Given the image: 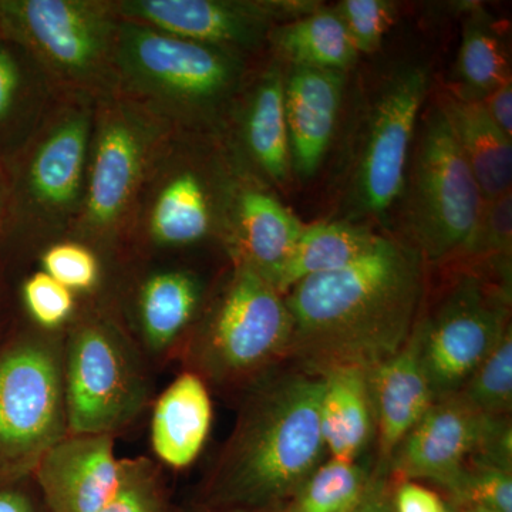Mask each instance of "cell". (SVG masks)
I'll return each mask as SVG.
<instances>
[{"label":"cell","mask_w":512,"mask_h":512,"mask_svg":"<svg viewBox=\"0 0 512 512\" xmlns=\"http://www.w3.org/2000/svg\"><path fill=\"white\" fill-rule=\"evenodd\" d=\"M423 285L420 252L377 237L355 261L285 293L293 322L289 356L315 375L338 367L372 369L412 336Z\"/></svg>","instance_id":"obj_1"},{"label":"cell","mask_w":512,"mask_h":512,"mask_svg":"<svg viewBox=\"0 0 512 512\" xmlns=\"http://www.w3.org/2000/svg\"><path fill=\"white\" fill-rule=\"evenodd\" d=\"M212 470L208 497L231 510L271 508L291 498L323 461V377L306 370L262 376Z\"/></svg>","instance_id":"obj_2"},{"label":"cell","mask_w":512,"mask_h":512,"mask_svg":"<svg viewBox=\"0 0 512 512\" xmlns=\"http://www.w3.org/2000/svg\"><path fill=\"white\" fill-rule=\"evenodd\" d=\"M174 136L120 94L97 99L82 208L70 239L103 252L128 244L144 184Z\"/></svg>","instance_id":"obj_3"},{"label":"cell","mask_w":512,"mask_h":512,"mask_svg":"<svg viewBox=\"0 0 512 512\" xmlns=\"http://www.w3.org/2000/svg\"><path fill=\"white\" fill-rule=\"evenodd\" d=\"M237 53L120 19L114 93L173 128L191 123L234 92Z\"/></svg>","instance_id":"obj_4"},{"label":"cell","mask_w":512,"mask_h":512,"mask_svg":"<svg viewBox=\"0 0 512 512\" xmlns=\"http://www.w3.org/2000/svg\"><path fill=\"white\" fill-rule=\"evenodd\" d=\"M119 28L114 0H0V35L35 62L55 97L114 93Z\"/></svg>","instance_id":"obj_5"},{"label":"cell","mask_w":512,"mask_h":512,"mask_svg":"<svg viewBox=\"0 0 512 512\" xmlns=\"http://www.w3.org/2000/svg\"><path fill=\"white\" fill-rule=\"evenodd\" d=\"M292 333L284 295L251 266L237 261L227 285L188 340V372L218 386L256 382L289 356Z\"/></svg>","instance_id":"obj_6"},{"label":"cell","mask_w":512,"mask_h":512,"mask_svg":"<svg viewBox=\"0 0 512 512\" xmlns=\"http://www.w3.org/2000/svg\"><path fill=\"white\" fill-rule=\"evenodd\" d=\"M67 434L116 436L148 402L140 350L106 312L89 311L64 333Z\"/></svg>","instance_id":"obj_7"},{"label":"cell","mask_w":512,"mask_h":512,"mask_svg":"<svg viewBox=\"0 0 512 512\" xmlns=\"http://www.w3.org/2000/svg\"><path fill=\"white\" fill-rule=\"evenodd\" d=\"M94 104L82 97H55L23 148L9 187V211L46 237L70 235L79 217Z\"/></svg>","instance_id":"obj_8"},{"label":"cell","mask_w":512,"mask_h":512,"mask_svg":"<svg viewBox=\"0 0 512 512\" xmlns=\"http://www.w3.org/2000/svg\"><path fill=\"white\" fill-rule=\"evenodd\" d=\"M484 200L441 106L424 120L410 177L407 225L416 249L441 261L467 249Z\"/></svg>","instance_id":"obj_9"},{"label":"cell","mask_w":512,"mask_h":512,"mask_svg":"<svg viewBox=\"0 0 512 512\" xmlns=\"http://www.w3.org/2000/svg\"><path fill=\"white\" fill-rule=\"evenodd\" d=\"M64 333L45 330L0 357V460L36 470L67 436Z\"/></svg>","instance_id":"obj_10"},{"label":"cell","mask_w":512,"mask_h":512,"mask_svg":"<svg viewBox=\"0 0 512 512\" xmlns=\"http://www.w3.org/2000/svg\"><path fill=\"white\" fill-rule=\"evenodd\" d=\"M510 291L464 276L437 311L421 322V357L434 397L460 392L510 328Z\"/></svg>","instance_id":"obj_11"},{"label":"cell","mask_w":512,"mask_h":512,"mask_svg":"<svg viewBox=\"0 0 512 512\" xmlns=\"http://www.w3.org/2000/svg\"><path fill=\"white\" fill-rule=\"evenodd\" d=\"M114 8L120 19L235 53L258 46L274 22H292L319 6L289 0H114Z\"/></svg>","instance_id":"obj_12"},{"label":"cell","mask_w":512,"mask_h":512,"mask_svg":"<svg viewBox=\"0 0 512 512\" xmlns=\"http://www.w3.org/2000/svg\"><path fill=\"white\" fill-rule=\"evenodd\" d=\"M427 90L426 70L407 67L377 100L356 175V201L363 212L382 217L402 197L414 128Z\"/></svg>","instance_id":"obj_13"},{"label":"cell","mask_w":512,"mask_h":512,"mask_svg":"<svg viewBox=\"0 0 512 512\" xmlns=\"http://www.w3.org/2000/svg\"><path fill=\"white\" fill-rule=\"evenodd\" d=\"M507 420L477 412L458 394L441 397L396 448L390 470L406 481L429 480L448 491Z\"/></svg>","instance_id":"obj_14"},{"label":"cell","mask_w":512,"mask_h":512,"mask_svg":"<svg viewBox=\"0 0 512 512\" xmlns=\"http://www.w3.org/2000/svg\"><path fill=\"white\" fill-rule=\"evenodd\" d=\"M212 222L207 184L184 167L174 136L144 184L128 242L157 251L187 248L211 234Z\"/></svg>","instance_id":"obj_15"},{"label":"cell","mask_w":512,"mask_h":512,"mask_svg":"<svg viewBox=\"0 0 512 512\" xmlns=\"http://www.w3.org/2000/svg\"><path fill=\"white\" fill-rule=\"evenodd\" d=\"M113 436L67 434L36 467L49 512H100L120 487Z\"/></svg>","instance_id":"obj_16"},{"label":"cell","mask_w":512,"mask_h":512,"mask_svg":"<svg viewBox=\"0 0 512 512\" xmlns=\"http://www.w3.org/2000/svg\"><path fill=\"white\" fill-rule=\"evenodd\" d=\"M367 382L379 440V471H382L389 467L396 448L436 400L421 357L417 328L396 355L367 370Z\"/></svg>","instance_id":"obj_17"},{"label":"cell","mask_w":512,"mask_h":512,"mask_svg":"<svg viewBox=\"0 0 512 512\" xmlns=\"http://www.w3.org/2000/svg\"><path fill=\"white\" fill-rule=\"evenodd\" d=\"M345 73L292 66L285 79V117L291 165L299 177L318 171L328 153L342 103Z\"/></svg>","instance_id":"obj_18"},{"label":"cell","mask_w":512,"mask_h":512,"mask_svg":"<svg viewBox=\"0 0 512 512\" xmlns=\"http://www.w3.org/2000/svg\"><path fill=\"white\" fill-rule=\"evenodd\" d=\"M202 293L200 279L185 269H157L144 276L133 305L144 352L163 357L180 345L197 320Z\"/></svg>","instance_id":"obj_19"},{"label":"cell","mask_w":512,"mask_h":512,"mask_svg":"<svg viewBox=\"0 0 512 512\" xmlns=\"http://www.w3.org/2000/svg\"><path fill=\"white\" fill-rule=\"evenodd\" d=\"M212 426L207 383L192 372L178 376L158 397L151 420V446L165 466L183 470L197 460Z\"/></svg>","instance_id":"obj_20"},{"label":"cell","mask_w":512,"mask_h":512,"mask_svg":"<svg viewBox=\"0 0 512 512\" xmlns=\"http://www.w3.org/2000/svg\"><path fill=\"white\" fill-rule=\"evenodd\" d=\"M234 211L238 261L276 286L305 225L275 197L255 188L239 192Z\"/></svg>","instance_id":"obj_21"},{"label":"cell","mask_w":512,"mask_h":512,"mask_svg":"<svg viewBox=\"0 0 512 512\" xmlns=\"http://www.w3.org/2000/svg\"><path fill=\"white\" fill-rule=\"evenodd\" d=\"M320 434L330 458L357 461L376 433L367 370L338 367L320 375Z\"/></svg>","instance_id":"obj_22"},{"label":"cell","mask_w":512,"mask_h":512,"mask_svg":"<svg viewBox=\"0 0 512 512\" xmlns=\"http://www.w3.org/2000/svg\"><path fill=\"white\" fill-rule=\"evenodd\" d=\"M441 109L450 121L484 202L511 192L512 138L491 120L483 101L448 97Z\"/></svg>","instance_id":"obj_23"},{"label":"cell","mask_w":512,"mask_h":512,"mask_svg":"<svg viewBox=\"0 0 512 512\" xmlns=\"http://www.w3.org/2000/svg\"><path fill=\"white\" fill-rule=\"evenodd\" d=\"M285 77L276 67L264 73L249 94L242 137L252 161L276 183H284L291 165L285 117Z\"/></svg>","instance_id":"obj_24"},{"label":"cell","mask_w":512,"mask_h":512,"mask_svg":"<svg viewBox=\"0 0 512 512\" xmlns=\"http://www.w3.org/2000/svg\"><path fill=\"white\" fill-rule=\"evenodd\" d=\"M377 237L370 229L349 222H325L303 228L276 281V291L285 295L303 279L343 268L365 254Z\"/></svg>","instance_id":"obj_25"},{"label":"cell","mask_w":512,"mask_h":512,"mask_svg":"<svg viewBox=\"0 0 512 512\" xmlns=\"http://www.w3.org/2000/svg\"><path fill=\"white\" fill-rule=\"evenodd\" d=\"M278 52L293 66L345 73L355 64L356 47L333 9H316L269 33Z\"/></svg>","instance_id":"obj_26"},{"label":"cell","mask_w":512,"mask_h":512,"mask_svg":"<svg viewBox=\"0 0 512 512\" xmlns=\"http://www.w3.org/2000/svg\"><path fill=\"white\" fill-rule=\"evenodd\" d=\"M457 77L463 92L461 99L478 101L511 80L507 49L481 10L464 23Z\"/></svg>","instance_id":"obj_27"},{"label":"cell","mask_w":512,"mask_h":512,"mask_svg":"<svg viewBox=\"0 0 512 512\" xmlns=\"http://www.w3.org/2000/svg\"><path fill=\"white\" fill-rule=\"evenodd\" d=\"M370 481L365 467L357 461L330 458L296 488L288 512H352L362 501Z\"/></svg>","instance_id":"obj_28"},{"label":"cell","mask_w":512,"mask_h":512,"mask_svg":"<svg viewBox=\"0 0 512 512\" xmlns=\"http://www.w3.org/2000/svg\"><path fill=\"white\" fill-rule=\"evenodd\" d=\"M0 42V126L15 117L22 104L46 109L52 89L35 62L18 45Z\"/></svg>","instance_id":"obj_29"},{"label":"cell","mask_w":512,"mask_h":512,"mask_svg":"<svg viewBox=\"0 0 512 512\" xmlns=\"http://www.w3.org/2000/svg\"><path fill=\"white\" fill-rule=\"evenodd\" d=\"M477 412L510 417L512 409V330L504 333L493 352L456 393Z\"/></svg>","instance_id":"obj_30"},{"label":"cell","mask_w":512,"mask_h":512,"mask_svg":"<svg viewBox=\"0 0 512 512\" xmlns=\"http://www.w3.org/2000/svg\"><path fill=\"white\" fill-rule=\"evenodd\" d=\"M448 493L467 510L512 512V471L470 461Z\"/></svg>","instance_id":"obj_31"},{"label":"cell","mask_w":512,"mask_h":512,"mask_svg":"<svg viewBox=\"0 0 512 512\" xmlns=\"http://www.w3.org/2000/svg\"><path fill=\"white\" fill-rule=\"evenodd\" d=\"M40 262L43 272L73 293L92 292L99 284V255L74 239H63L50 244L43 252Z\"/></svg>","instance_id":"obj_32"},{"label":"cell","mask_w":512,"mask_h":512,"mask_svg":"<svg viewBox=\"0 0 512 512\" xmlns=\"http://www.w3.org/2000/svg\"><path fill=\"white\" fill-rule=\"evenodd\" d=\"M357 53H373L397 18V8L387 0H343L335 9Z\"/></svg>","instance_id":"obj_33"},{"label":"cell","mask_w":512,"mask_h":512,"mask_svg":"<svg viewBox=\"0 0 512 512\" xmlns=\"http://www.w3.org/2000/svg\"><path fill=\"white\" fill-rule=\"evenodd\" d=\"M23 301L36 325L49 332L64 328L76 313L74 293L43 271L26 279Z\"/></svg>","instance_id":"obj_34"},{"label":"cell","mask_w":512,"mask_h":512,"mask_svg":"<svg viewBox=\"0 0 512 512\" xmlns=\"http://www.w3.org/2000/svg\"><path fill=\"white\" fill-rule=\"evenodd\" d=\"M156 468L146 458L123 460L119 490L100 512H160Z\"/></svg>","instance_id":"obj_35"},{"label":"cell","mask_w":512,"mask_h":512,"mask_svg":"<svg viewBox=\"0 0 512 512\" xmlns=\"http://www.w3.org/2000/svg\"><path fill=\"white\" fill-rule=\"evenodd\" d=\"M512 195L511 192L491 202H484L476 231L466 249L473 255L501 256L511 261Z\"/></svg>","instance_id":"obj_36"},{"label":"cell","mask_w":512,"mask_h":512,"mask_svg":"<svg viewBox=\"0 0 512 512\" xmlns=\"http://www.w3.org/2000/svg\"><path fill=\"white\" fill-rule=\"evenodd\" d=\"M393 505L394 512H451L439 495L413 481L400 484Z\"/></svg>","instance_id":"obj_37"},{"label":"cell","mask_w":512,"mask_h":512,"mask_svg":"<svg viewBox=\"0 0 512 512\" xmlns=\"http://www.w3.org/2000/svg\"><path fill=\"white\" fill-rule=\"evenodd\" d=\"M485 109L498 128L512 138V83L508 80L483 100Z\"/></svg>","instance_id":"obj_38"},{"label":"cell","mask_w":512,"mask_h":512,"mask_svg":"<svg viewBox=\"0 0 512 512\" xmlns=\"http://www.w3.org/2000/svg\"><path fill=\"white\" fill-rule=\"evenodd\" d=\"M352 512H394L393 500H390L387 494L386 484L380 476V471L375 478H372L362 501Z\"/></svg>","instance_id":"obj_39"},{"label":"cell","mask_w":512,"mask_h":512,"mask_svg":"<svg viewBox=\"0 0 512 512\" xmlns=\"http://www.w3.org/2000/svg\"><path fill=\"white\" fill-rule=\"evenodd\" d=\"M0 512H33L28 498L15 491L0 493Z\"/></svg>","instance_id":"obj_40"},{"label":"cell","mask_w":512,"mask_h":512,"mask_svg":"<svg viewBox=\"0 0 512 512\" xmlns=\"http://www.w3.org/2000/svg\"><path fill=\"white\" fill-rule=\"evenodd\" d=\"M10 191L9 183L6 178L0 174V225L6 220L9 214Z\"/></svg>","instance_id":"obj_41"},{"label":"cell","mask_w":512,"mask_h":512,"mask_svg":"<svg viewBox=\"0 0 512 512\" xmlns=\"http://www.w3.org/2000/svg\"><path fill=\"white\" fill-rule=\"evenodd\" d=\"M231 512H271L269 508H256V510H232Z\"/></svg>","instance_id":"obj_42"},{"label":"cell","mask_w":512,"mask_h":512,"mask_svg":"<svg viewBox=\"0 0 512 512\" xmlns=\"http://www.w3.org/2000/svg\"><path fill=\"white\" fill-rule=\"evenodd\" d=\"M466 512H490V511L476 510V508H474V510H467Z\"/></svg>","instance_id":"obj_43"}]
</instances>
